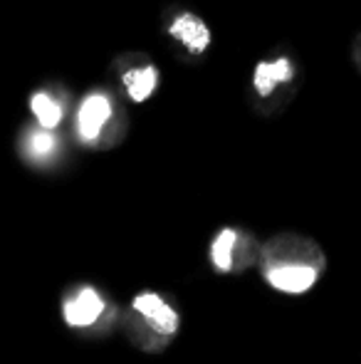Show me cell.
Wrapping results in <instances>:
<instances>
[{"mask_svg":"<svg viewBox=\"0 0 361 364\" xmlns=\"http://www.w3.org/2000/svg\"><path fill=\"white\" fill-rule=\"evenodd\" d=\"M134 312L141 317L144 327H149L156 337L161 340H169L176 330H179V315L176 310L164 302L159 295L154 292H144V295H136L134 297Z\"/></svg>","mask_w":361,"mask_h":364,"instance_id":"6da1fadb","label":"cell"},{"mask_svg":"<svg viewBox=\"0 0 361 364\" xmlns=\"http://www.w3.org/2000/svg\"><path fill=\"white\" fill-rule=\"evenodd\" d=\"M319 270L322 268L309 263H267L265 278L274 290L299 295V292H307L317 283Z\"/></svg>","mask_w":361,"mask_h":364,"instance_id":"7a4b0ae2","label":"cell"},{"mask_svg":"<svg viewBox=\"0 0 361 364\" xmlns=\"http://www.w3.org/2000/svg\"><path fill=\"white\" fill-rule=\"evenodd\" d=\"M104 297L94 288H79L65 300L62 315L70 327H89L104 315Z\"/></svg>","mask_w":361,"mask_h":364,"instance_id":"3957f363","label":"cell"},{"mask_svg":"<svg viewBox=\"0 0 361 364\" xmlns=\"http://www.w3.org/2000/svg\"><path fill=\"white\" fill-rule=\"evenodd\" d=\"M111 117V102L104 95H91L84 100L82 109L77 117V127H79V136L84 141H94L101 134V127L109 122Z\"/></svg>","mask_w":361,"mask_h":364,"instance_id":"277c9868","label":"cell"},{"mask_svg":"<svg viewBox=\"0 0 361 364\" xmlns=\"http://www.w3.org/2000/svg\"><path fill=\"white\" fill-rule=\"evenodd\" d=\"M171 35H174L176 40H181L191 53H203V50L211 45V30L206 28L203 20H198L196 15H191V13L176 18V23L171 25Z\"/></svg>","mask_w":361,"mask_h":364,"instance_id":"5b68a950","label":"cell"},{"mask_svg":"<svg viewBox=\"0 0 361 364\" xmlns=\"http://www.w3.org/2000/svg\"><path fill=\"white\" fill-rule=\"evenodd\" d=\"M238 248H240V235H238V230L223 228L221 233L216 235L213 245H211L213 265H216L218 270H226V273H228V270H233V268H235Z\"/></svg>","mask_w":361,"mask_h":364,"instance_id":"8992f818","label":"cell"},{"mask_svg":"<svg viewBox=\"0 0 361 364\" xmlns=\"http://www.w3.org/2000/svg\"><path fill=\"white\" fill-rule=\"evenodd\" d=\"M292 80V63L284 58L274 60V63H260L255 70V87L260 95H270L279 82Z\"/></svg>","mask_w":361,"mask_h":364,"instance_id":"52a82bcc","label":"cell"},{"mask_svg":"<svg viewBox=\"0 0 361 364\" xmlns=\"http://www.w3.org/2000/svg\"><path fill=\"white\" fill-rule=\"evenodd\" d=\"M156 82H159V73H156V68H151V65L139 68V70H129V73L124 75V85L134 102L149 100L151 92L156 90Z\"/></svg>","mask_w":361,"mask_h":364,"instance_id":"ba28073f","label":"cell"},{"mask_svg":"<svg viewBox=\"0 0 361 364\" xmlns=\"http://www.w3.org/2000/svg\"><path fill=\"white\" fill-rule=\"evenodd\" d=\"M33 112L45 129H52V127H57L60 119H62V107H60L52 97L43 95V92L33 97Z\"/></svg>","mask_w":361,"mask_h":364,"instance_id":"9c48e42d","label":"cell"},{"mask_svg":"<svg viewBox=\"0 0 361 364\" xmlns=\"http://www.w3.org/2000/svg\"><path fill=\"white\" fill-rule=\"evenodd\" d=\"M55 146H57V141H55V136L50 134V132H38V134H33L28 141V151L38 159L50 156V154L55 151Z\"/></svg>","mask_w":361,"mask_h":364,"instance_id":"30bf717a","label":"cell"}]
</instances>
